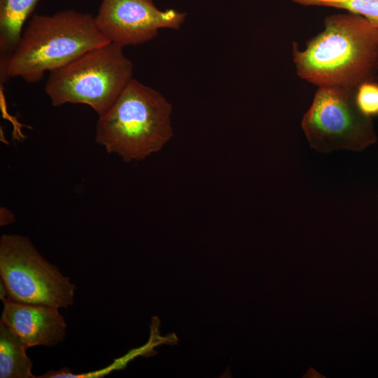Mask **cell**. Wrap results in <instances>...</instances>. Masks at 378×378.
Returning a JSON list of instances; mask_svg holds the SVG:
<instances>
[{
	"label": "cell",
	"instance_id": "7c38bea8",
	"mask_svg": "<svg viewBox=\"0 0 378 378\" xmlns=\"http://www.w3.org/2000/svg\"><path fill=\"white\" fill-rule=\"evenodd\" d=\"M356 102L365 115L378 116V83L372 80L361 84L356 91Z\"/></svg>",
	"mask_w": 378,
	"mask_h": 378
},
{
	"label": "cell",
	"instance_id": "8fae6325",
	"mask_svg": "<svg viewBox=\"0 0 378 378\" xmlns=\"http://www.w3.org/2000/svg\"><path fill=\"white\" fill-rule=\"evenodd\" d=\"M304 6H323L344 9L360 15L378 30V0H292Z\"/></svg>",
	"mask_w": 378,
	"mask_h": 378
},
{
	"label": "cell",
	"instance_id": "5b68a950",
	"mask_svg": "<svg viewBox=\"0 0 378 378\" xmlns=\"http://www.w3.org/2000/svg\"><path fill=\"white\" fill-rule=\"evenodd\" d=\"M0 276L10 300L59 309L74 303L76 285L46 260L26 237H1Z\"/></svg>",
	"mask_w": 378,
	"mask_h": 378
},
{
	"label": "cell",
	"instance_id": "30bf717a",
	"mask_svg": "<svg viewBox=\"0 0 378 378\" xmlns=\"http://www.w3.org/2000/svg\"><path fill=\"white\" fill-rule=\"evenodd\" d=\"M27 348L2 323H0V378H34L33 363Z\"/></svg>",
	"mask_w": 378,
	"mask_h": 378
},
{
	"label": "cell",
	"instance_id": "3957f363",
	"mask_svg": "<svg viewBox=\"0 0 378 378\" xmlns=\"http://www.w3.org/2000/svg\"><path fill=\"white\" fill-rule=\"evenodd\" d=\"M172 106L158 90L132 79L96 125V141L125 162L140 161L172 139Z\"/></svg>",
	"mask_w": 378,
	"mask_h": 378
},
{
	"label": "cell",
	"instance_id": "6da1fadb",
	"mask_svg": "<svg viewBox=\"0 0 378 378\" xmlns=\"http://www.w3.org/2000/svg\"><path fill=\"white\" fill-rule=\"evenodd\" d=\"M324 29L300 50L293 46L298 76L318 87L333 86L356 91L376 80L378 74V30L365 18L351 13L327 17Z\"/></svg>",
	"mask_w": 378,
	"mask_h": 378
},
{
	"label": "cell",
	"instance_id": "9c48e42d",
	"mask_svg": "<svg viewBox=\"0 0 378 378\" xmlns=\"http://www.w3.org/2000/svg\"><path fill=\"white\" fill-rule=\"evenodd\" d=\"M39 0H0L1 58L17 46L25 21Z\"/></svg>",
	"mask_w": 378,
	"mask_h": 378
},
{
	"label": "cell",
	"instance_id": "8992f818",
	"mask_svg": "<svg viewBox=\"0 0 378 378\" xmlns=\"http://www.w3.org/2000/svg\"><path fill=\"white\" fill-rule=\"evenodd\" d=\"M301 126L311 147L323 153L361 151L377 141L372 118L356 104V91L339 87L318 88Z\"/></svg>",
	"mask_w": 378,
	"mask_h": 378
},
{
	"label": "cell",
	"instance_id": "ba28073f",
	"mask_svg": "<svg viewBox=\"0 0 378 378\" xmlns=\"http://www.w3.org/2000/svg\"><path fill=\"white\" fill-rule=\"evenodd\" d=\"M3 303L0 323L10 329L27 349L54 347L65 339L66 323L59 308L9 299Z\"/></svg>",
	"mask_w": 378,
	"mask_h": 378
},
{
	"label": "cell",
	"instance_id": "7a4b0ae2",
	"mask_svg": "<svg viewBox=\"0 0 378 378\" xmlns=\"http://www.w3.org/2000/svg\"><path fill=\"white\" fill-rule=\"evenodd\" d=\"M107 43L90 13L66 9L36 15L15 48L1 58V81L19 77L28 83L38 82L46 72Z\"/></svg>",
	"mask_w": 378,
	"mask_h": 378
},
{
	"label": "cell",
	"instance_id": "277c9868",
	"mask_svg": "<svg viewBox=\"0 0 378 378\" xmlns=\"http://www.w3.org/2000/svg\"><path fill=\"white\" fill-rule=\"evenodd\" d=\"M132 75L133 64L123 48L109 42L50 72L45 90L55 106L83 104L99 116L116 101Z\"/></svg>",
	"mask_w": 378,
	"mask_h": 378
},
{
	"label": "cell",
	"instance_id": "52a82bcc",
	"mask_svg": "<svg viewBox=\"0 0 378 378\" xmlns=\"http://www.w3.org/2000/svg\"><path fill=\"white\" fill-rule=\"evenodd\" d=\"M186 15L160 10L153 0H102L94 20L110 43L123 48L148 42L161 29H179Z\"/></svg>",
	"mask_w": 378,
	"mask_h": 378
}]
</instances>
